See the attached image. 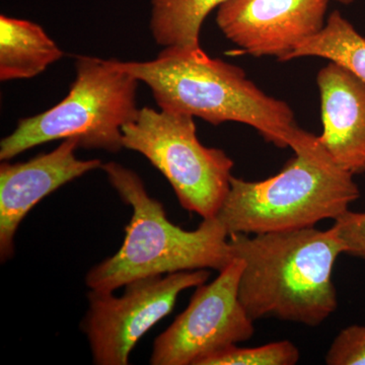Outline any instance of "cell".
Returning a JSON list of instances; mask_svg holds the SVG:
<instances>
[{
  "label": "cell",
  "mask_w": 365,
  "mask_h": 365,
  "mask_svg": "<svg viewBox=\"0 0 365 365\" xmlns=\"http://www.w3.org/2000/svg\"><path fill=\"white\" fill-rule=\"evenodd\" d=\"M333 227L344 244L345 254L365 260V212L349 209L334 220Z\"/></svg>",
  "instance_id": "17"
},
{
  "label": "cell",
  "mask_w": 365,
  "mask_h": 365,
  "mask_svg": "<svg viewBox=\"0 0 365 365\" xmlns=\"http://www.w3.org/2000/svg\"><path fill=\"white\" fill-rule=\"evenodd\" d=\"M326 364L365 365V326L341 330L327 351Z\"/></svg>",
  "instance_id": "16"
},
{
  "label": "cell",
  "mask_w": 365,
  "mask_h": 365,
  "mask_svg": "<svg viewBox=\"0 0 365 365\" xmlns=\"http://www.w3.org/2000/svg\"><path fill=\"white\" fill-rule=\"evenodd\" d=\"M334 1L340 2V4H352V2H354L355 0H334Z\"/></svg>",
  "instance_id": "18"
},
{
  "label": "cell",
  "mask_w": 365,
  "mask_h": 365,
  "mask_svg": "<svg viewBox=\"0 0 365 365\" xmlns=\"http://www.w3.org/2000/svg\"><path fill=\"white\" fill-rule=\"evenodd\" d=\"M299 359L297 346L283 340L258 347L232 345L209 355L198 365H294Z\"/></svg>",
  "instance_id": "15"
},
{
  "label": "cell",
  "mask_w": 365,
  "mask_h": 365,
  "mask_svg": "<svg viewBox=\"0 0 365 365\" xmlns=\"http://www.w3.org/2000/svg\"><path fill=\"white\" fill-rule=\"evenodd\" d=\"M230 242L235 258L244 262L239 297L254 321L317 327L337 309L333 269L345 248L333 225L234 234Z\"/></svg>",
  "instance_id": "1"
},
{
  "label": "cell",
  "mask_w": 365,
  "mask_h": 365,
  "mask_svg": "<svg viewBox=\"0 0 365 365\" xmlns=\"http://www.w3.org/2000/svg\"><path fill=\"white\" fill-rule=\"evenodd\" d=\"M227 0H150V29L163 48H201L200 33L211 11Z\"/></svg>",
  "instance_id": "13"
},
{
  "label": "cell",
  "mask_w": 365,
  "mask_h": 365,
  "mask_svg": "<svg viewBox=\"0 0 365 365\" xmlns=\"http://www.w3.org/2000/svg\"><path fill=\"white\" fill-rule=\"evenodd\" d=\"M207 269L140 278L125 285L121 297L91 290L81 330L93 364L126 365L137 342L174 309L184 290L207 282Z\"/></svg>",
  "instance_id": "7"
},
{
  "label": "cell",
  "mask_w": 365,
  "mask_h": 365,
  "mask_svg": "<svg viewBox=\"0 0 365 365\" xmlns=\"http://www.w3.org/2000/svg\"><path fill=\"white\" fill-rule=\"evenodd\" d=\"M122 131L124 148L140 153L162 173L182 208L203 220L216 217L235 163L225 150L200 143L194 117L144 107Z\"/></svg>",
  "instance_id": "6"
},
{
  "label": "cell",
  "mask_w": 365,
  "mask_h": 365,
  "mask_svg": "<svg viewBox=\"0 0 365 365\" xmlns=\"http://www.w3.org/2000/svg\"><path fill=\"white\" fill-rule=\"evenodd\" d=\"M244 262L235 258L212 282L197 287L188 307L153 343V365H198L253 337L254 319L239 297Z\"/></svg>",
  "instance_id": "8"
},
{
  "label": "cell",
  "mask_w": 365,
  "mask_h": 365,
  "mask_svg": "<svg viewBox=\"0 0 365 365\" xmlns=\"http://www.w3.org/2000/svg\"><path fill=\"white\" fill-rule=\"evenodd\" d=\"M294 158L263 181L232 177L216 217L228 235H257L313 227L337 220L359 200L354 176L330 157L319 136L302 132Z\"/></svg>",
  "instance_id": "4"
},
{
  "label": "cell",
  "mask_w": 365,
  "mask_h": 365,
  "mask_svg": "<svg viewBox=\"0 0 365 365\" xmlns=\"http://www.w3.org/2000/svg\"><path fill=\"white\" fill-rule=\"evenodd\" d=\"M76 139H63L54 150L25 163L0 165V258L14 256V235L26 215L46 196L67 182L101 169L100 160L76 158Z\"/></svg>",
  "instance_id": "10"
},
{
  "label": "cell",
  "mask_w": 365,
  "mask_h": 365,
  "mask_svg": "<svg viewBox=\"0 0 365 365\" xmlns=\"http://www.w3.org/2000/svg\"><path fill=\"white\" fill-rule=\"evenodd\" d=\"M101 169L133 212L119 251L86 274L90 289L113 292L140 278L181 271L220 272L234 260L230 235L217 217L203 220L196 230H182L170 222L163 204L148 195L135 172L115 162Z\"/></svg>",
  "instance_id": "3"
},
{
  "label": "cell",
  "mask_w": 365,
  "mask_h": 365,
  "mask_svg": "<svg viewBox=\"0 0 365 365\" xmlns=\"http://www.w3.org/2000/svg\"><path fill=\"white\" fill-rule=\"evenodd\" d=\"M323 133L319 141L334 162L353 176L365 173V83L337 62L319 71Z\"/></svg>",
  "instance_id": "11"
},
{
  "label": "cell",
  "mask_w": 365,
  "mask_h": 365,
  "mask_svg": "<svg viewBox=\"0 0 365 365\" xmlns=\"http://www.w3.org/2000/svg\"><path fill=\"white\" fill-rule=\"evenodd\" d=\"M120 66L150 88L163 111L201 118L215 126L249 125L279 148H292L304 132L287 103L266 95L241 67L211 58L202 48H165L155 59Z\"/></svg>",
  "instance_id": "2"
},
{
  "label": "cell",
  "mask_w": 365,
  "mask_h": 365,
  "mask_svg": "<svg viewBox=\"0 0 365 365\" xmlns=\"http://www.w3.org/2000/svg\"><path fill=\"white\" fill-rule=\"evenodd\" d=\"M63 55L38 24L0 16V81L35 78Z\"/></svg>",
  "instance_id": "12"
},
{
  "label": "cell",
  "mask_w": 365,
  "mask_h": 365,
  "mask_svg": "<svg viewBox=\"0 0 365 365\" xmlns=\"http://www.w3.org/2000/svg\"><path fill=\"white\" fill-rule=\"evenodd\" d=\"M302 57L337 62L365 83V37L340 11H334L323 30L297 46L285 61Z\"/></svg>",
  "instance_id": "14"
},
{
  "label": "cell",
  "mask_w": 365,
  "mask_h": 365,
  "mask_svg": "<svg viewBox=\"0 0 365 365\" xmlns=\"http://www.w3.org/2000/svg\"><path fill=\"white\" fill-rule=\"evenodd\" d=\"M329 0H227L216 24L228 40L254 57L285 58L323 30Z\"/></svg>",
  "instance_id": "9"
},
{
  "label": "cell",
  "mask_w": 365,
  "mask_h": 365,
  "mask_svg": "<svg viewBox=\"0 0 365 365\" xmlns=\"http://www.w3.org/2000/svg\"><path fill=\"white\" fill-rule=\"evenodd\" d=\"M76 76L68 95L51 109L23 118L0 143V160L54 140L74 138L79 148L119 153L124 148L123 127L138 115L140 81L119 60L78 56Z\"/></svg>",
  "instance_id": "5"
}]
</instances>
